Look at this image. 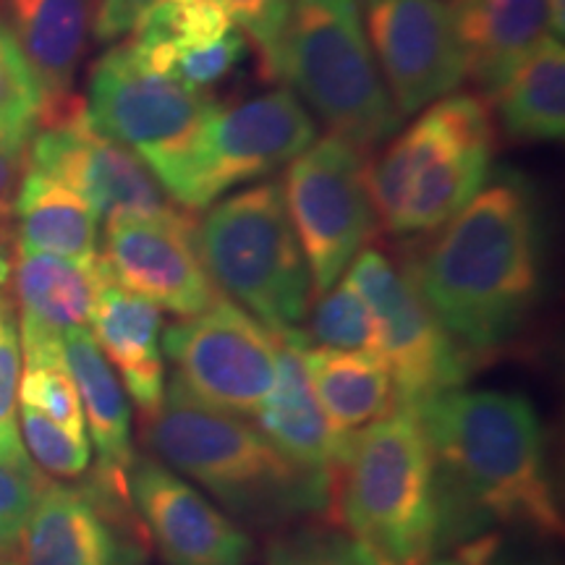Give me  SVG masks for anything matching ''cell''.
Wrapping results in <instances>:
<instances>
[{"instance_id":"1","label":"cell","mask_w":565,"mask_h":565,"mask_svg":"<svg viewBox=\"0 0 565 565\" xmlns=\"http://www.w3.org/2000/svg\"><path fill=\"white\" fill-rule=\"evenodd\" d=\"M412 408L433 456L437 545L475 536L487 524L561 536L545 437L526 398L456 387Z\"/></svg>"},{"instance_id":"2","label":"cell","mask_w":565,"mask_h":565,"mask_svg":"<svg viewBox=\"0 0 565 565\" xmlns=\"http://www.w3.org/2000/svg\"><path fill=\"white\" fill-rule=\"evenodd\" d=\"M406 278L463 353L511 343L540 296V223L529 183L482 189L406 265Z\"/></svg>"},{"instance_id":"3","label":"cell","mask_w":565,"mask_h":565,"mask_svg":"<svg viewBox=\"0 0 565 565\" xmlns=\"http://www.w3.org/2000/svg\"><path fill=\"white\" fill-rule=\"evenodd\" d=\"M328 511L372 565H427L437 547L435 471L412 406L341 435Z\"/></svg>"},{"instance_id":"4","label":"cell","mask_w":565,"mask_h":565,"mask_svg":"<svg viewBox=\"0 0 565 565\" xmlns=\"http://www.w3.org/2000/svg\"><path fill=\"white\" fill-rule=\"evenodd\" d=\"M147 440L168 469L252 526H280L328 508V484L294 469L254 424L202 406L175 380L147 419Z\"/></svg>"},{"instance_id":"5","label":"cell","mask_w":565,"mask_h":565,"mask_svg":"<svg viewBox=\"0 0 565 565\" xmlns=\"http://www.w3.org/2000/svg\"><path fill=\"white\" fill-rule=\"evenodd\" d=\"M490 108L471 95L427 105L408 129L366 162V189L383 228L433 233L482 192L492 168Z\"/></svg>"},{"instance_id":"6","label":"cell","mask_w":565,"mask_h":565,"mask_svg":"<svg viewBox=\"0 0 565 565\" xmlns=\"http://www.w3.org/2000/svg\"><path fill=\"white\" fill-rule=\"evenodd\" d=\"M280 79L330 134L364 154L404 121L374 63L359 0H291Z\"/></svg>"},{"instance_id":"7","label":"cell","mask_w":565,"mask_h":565,"mask_svg":"<svg viewBox=\"0 0 565 565\" xmlns=\"http://www.w3.org/2000/svg\"><path fill=\"white\" fill-rule=\"evenodd\" d=\"M212 282L275 335L299 330L312 303V275L288 217L280 181L225 196L196 223Z\"/></svg>"},{"instance_id":"8","label":"cell","mask_w":565,"mask_h":565,"mask_svg":"<svg viewBox=\"0 0 565 565\" xmlns=\"http://www.w3.org/2000/svg\"><path fill=\"white\" fill-rule=\"evenodd\" d=\"M87 116L97 131L137 152L181 210L194 212L215 103L137 58L129 42L92 66Z\"/></svg>"},{"instance_id":"9","label":"cell","mask_w":565,"mask_h":565,"mask_svg":"<svg viewBox=\"0 0 565 565\" xmlns=\"http://www.w3.org/2000/svg\"><path fill=\"white\" fill-rule=\"evenodd\" d=\"M26 162L82 194L95 215L116 221H183L181 210L145 160L89 121L82 97L42 105Z\"/></svg>"},{"instance_id":"10","label":"cell","mask_w":565,"mask_h":565,"mask_svg":"<svg viewBox=\"0 0 565 565\" xmlns=\"http://www.w3.org/2000/svg\"><path fill=\"white\" fill-rule=\"evenodd\" d=\"M282 196L312 275V291L322 296L377 233L366 154L335 134L315 139L288 166Z\"/></svg>"},{"instance_id":"11","label":"cell","mask_w":565,"mask_h":565,"mask_svg":"<svg viewBox=\"0 0 565 565\" xmlns=\"http://www.w3.org/2000/svg\"><path fill=\"white\" fill-rule=\"evenodd\" d=\"M162 353L173 364L175 383L202 406L257 416L275 385L278 335L221 296L204 312L171 324Z\"/></svg>"},{"instance_id":"12","label":"cell","mask_w":565,"mask_h":565,"mask_svg":"<svg viewBox=\"0 0 565 565\" xmlns=\"http://www.w3.org/2000/svg\"><path fill=\"white\" fill-rule=\"evenodd\" d=\"M345 280L374 317L377 356L391 372L398 404L416 406L463 385L469 374L466 353L435 320L406 273L377 249H362L349 265Z\"/></svg>"},{"instance_id":"13","label":"cell","mask_w":565,"mask_h":565,"mask_svg":"<svg viewBox=\"0 0 565 565\" xmlns=\"http://www.w3.org/2000/svg\"><path fill=\"white\" fill-rule=\"evenodd\" d=\"M374 63L401 118L454 95L466 79L454 6L445 0H359Z\"/></svg>"},{"instance_id":"14","label":"cell","mask_w":565,"mask_h":565,"mask_svg":"<svg viewBox=\"0 0 565 565\" xmlns=\"http://www.w3.org/2000/svg\"><path fill=\"white\" fill-rule=\"evenodd\" d=\"M315 139V116L288 87L246 103L215 105L192 210H207L233 186L288 166Z\"/></svg>"},{"instance_id":"15","label":"cell","mask_w":565,"mask_h":565,"mask_svg":"<svg viewBox=\"0 0 565 565\" xmlns=\"http://www.w3.org/2000/svg\"><path fill=\"white\" fill-rule=\"evenodd\" d=\"M134 505L92 484L42 487L19 545L21 565H145Z\"/></svg>"},{"instance_id":"16","label":"cell","mask_w":565,"mask_h":565,"mask_svg":"<svg viewBox=\"0 0 565 565\" xmlns=\"http://www.w3.org/2000/svg\"><path fill=\"white\" fill-rule=\"evenodd\" d=\"M113 278L158 309L194 317L221 299L196 246V221H116L105 225Z\"/></svg>"},{"instance_id":"17","label":"cell","mask_w":565,"mask_h":565,"mask_svg":"<svg viewBox=\"0 0 565 565\" xmlns=\"http://www.w3.org/2000/svg\"><path fill=\"white\" fill-rule=\"evenodd\" d=\"M129 500L168 565L252 563L249 534L166 463L134 458Z\"/></svg>"},{"instance_id":"18","label":"cell","mask_w":565,"mask_h":565,"mask_svg":"<svg viewBox=\"0 0 565 565\" xmlns=\"http://www.w3.org/2000/svg\"><path fill=\"white\" fill-rule=\"evenodd\" d=\"M108 265V263H105ZM97 349L121 380L124 391L145 416L158 414L166 398V362L160 349L162 315L152 301L131 294L113 278L110 267L97 288L89 317Z\"/></svg>"},{"instance_id":"19","label":"cell","mask_w":565,"mask_h":565,"mask_svg":"<svg viewBox=\"0 0 565 565\" xmlns=\"http://www.w3.org/2000/svg\"><path fill=\"white\" fill-rule=\"evenodd\" d=\"M103 254L95 263L13 249V296H17L21 349L63 343L76 328H89L92 307L105 275Z\"/></svg>"},{"instance_id":"20","label":"cell","mask_w":565,"mask_h":565,"mask_svg":"<svg viewBox=\"0 0 565 565\" xmlns=\"http://www.w3.org/2000/svg\"><path fill=\"white\" fill-rule=\"evenodd\" d=\"M301 330L278 335L275 385L257 412V429L294 469L330 487L335 445L341 435L330 429L301 359Z\"/></svg>"},{"instance_id":"21","label":"cell","mask_w":565,"mask_h":565,"mask_svg":"<svg viewBox=\"0 0 565 565\" xmlns=\"http://www.w3.org/2000/svg\"><path fill=\"white\" fill-rule=\"evenodd\" d=\"M454 21L466 76L490 100L542 42L555 40L547 0H456Z\"/></svg>"},{"instance_id":"22","label":"cell","mask_w":565,"mask_h":565,"mask_svg":"<svg viewBox=\"0 0 565 565\" xmlns=\"http://www.w3.org/2000/svg\"><path fill=\"white\" fill-rule=\"evenodd\" d=\"M63 356L79 391L84 424L97 450L95 484L118 503H129V471L134 466L131 406L121 380L108 359L97 349L89 328H76L63 335Z\"/></svg>"},{"instance_id":"23","label":"cell","mask_w":565,"mask_h":565,"mask_svg":"<svg viewBox=\"0 0 565 565\" xmlns=\"http://www.w3.org/2000/svg\"><path fill=\"white\" fill-rule=\"evenodd\" d=\"M97 6L100 0H0V21L32 68L42 105L74 95Z\"/></svg>"},{"instance_id":"24","label":"cell","mask_w":565,"mask_h":565,"mask_svg":"<svg viewBox=\"0 0 565 565\" xmlns=\"http://www.w3.org/2000/svg\"><path fill=\"white\" fill-rule=\"evenodd\" d=\"M301 359L324 419L335 435L370 427L398 406L393 377L374 353L335 351L307 343L299 335Z\"/></svg>"},{"instance_id":"25","label":"cell","mask_w":565,"mask_h":565,"mask_svg":"<svg viewBox=\"0 0 565 565\" xmlns=\"http://www.w3.org/2000/svg\"><path fill=\"white\" fill-rule=\"evenodd\" d=\"M17 246L13 249L53 254L74 263H95L100 257V217L82 194L53 175L26 166L13 210Z\"/></svg>"},{"instance_id":"26","label":"cell","mask_w":565,"mask_h":565,"mask_svg":"<svg viewBox=\"0 0 565 565\" xmlns=\"http://www.w3.org/2000/svg\"><path fill=\"white\" fill-rule=\"evenodd\" d=\"M513 141H561L565 134L563 40L542 42L492 97Z\"/></svg>"},{"instance_id":"27","label":"cell","mask_w":565,"mask_h":565,"mask_svg":"<svg viewBox=\"0 0 565 565\" xmlns=\"http://www.w3.org/2000/svg\"><path fill=\"white\" fill-rule=\"evenodd\" d=\"M24 372L19 380V406L58 422L71 433L87 435L79 391L71 377L63 343H42L21 349Z\"/></svg>"},{"instance_id":"28","label":"cell","mask_w":565,"mask_h":565,"mask_svg":"<svg viewBox=\"0 0 565 565\" xmlns=\"http://www.w3.org/2000/svg\"><path fill=\"white\" fill-rule=\"evenodd\" d=\"M47 479L21 443L19 424L0 429V553H19L26 521Z\"/></svg>"},{"instance_id":"29","label":"cell","mask_w":565,"mask_h":565,"mask_svg":"<svg viewBox=\"0 0 565 565\" xmlns=\"http://www.w3.org/2000/svg\"><path fill=\"white\" fill-rule=\"evenodd\" d=\"M307 343L335 351H362L377 356V328L366 301L359 296L349 280L335 282L317 301Z\"/></svg>"},{"instance_id":"30","label":"cell","mask_w":565,"mask_h":565,"mask_svg":"<svg viewBox=\"0 0 565 565\" xmlns=\"http://www.w3.org/2000/svg\"><path fill=\"white\" fill-rule=\"evenodd\" d=\"M42 95L32 68L0 21V137L17 147H30L38 129Z\"/></svg>"},{"instance_id":"31","label":"cell","mask_w":565,"mask_h":565,"mask_svg":"<svg viewBox=\"0 0 565 565\" xmlns=\"http://www.w3.org/2000/svg\"><path fill=\"white\" fill-rule=\"evenodd\" d=\"M19 435L24 448L34 458V466L58 479H76L89 469V437L71 433L58 422L47 419L34 408L19 406Z\"/></svg>"},{"instance_id":"32","label":"cell","mask_w":565,"mask_h":565,"mask_svg":"<svg viewBox=\"0 0 565 565\" xmlns=\"http://www.w3.org/2000/svg\"><path fill=\"white\" fill-rule=\"evenodd\" d=\"M265 565H372L343 529L307 524L282 529L267 542Z\"/></svg>"},{"instance_id":"33","label":"cell","mask_w":565,"mask_h":565,"mask_svg":"<svg viewBox=\"0 0 565 565\" xmlns=\"http://www.w3.org/2000/svg\"><path fill=\"white\" fill-rule=\"evenodd\" d=\"M231 24L257 47L267 82L280 79V55L286 40L291 0H217Z\"/></svg>"},{"instance_id":"34","label":"cell","mask_w":565,"mask_h":565,"mask_svg":"<svg viewBox=\"0 0 565 565\" xmlns=\"http://www.w3.org/2000/svg\"><path fill=\"white\" fill-rule=\"evenodd\" d=\"M21 338L13 296L0 288V429L17 427Z\"/></svg>"},{"instance_id":"35","label":"cell","mask_w":565,"mask_h":565,"mask_svg":"<svg viewBox=\"0 0 565 565\" xmlns=\"http://www.w3.org/2000/svg\"><path fill=\"white\" fill-rule=\"evenodd\" d=\"M26 150L11 145L0 137V252L13 257L17 246V225H13V210H17V194L21 179L26 173Z\"/></svg>"},{"instance_id":"36","label":"cell","mask_w":565,"mask_h":565,"mask_svg":"<svg viewBox=\"0 0 565 565\" xmlns=\"http://www.w3.org/2000/svg\"><path fill=\"white\" fill-rule=\"evenodd\" d=\"M160 3L162 0H100L92 38L97 42H118L126 34H131L134 26Z\"/></svg>"},{"instance_id":"37","label":"cell","mask_w":565,"mask_h":565,"mask_svg":"<svg viewBox=\"0 0 565 565\" xmlns=\"http://www.w3.org/2000/svg\"><path fill=\"white\" fill-rule=\"evenodd\" d=\"M547 13H550V26H553V38L563 40L565 0H547Z\"/></svg>"},{"instance_id":"38","label":"cell","mask_w":565,"mask_h":565,"mask_svg":"<svg viewBox=\"0 0 565 565\" xmlns=\"http://www.w3.org/2000/svg\"><path fill=\"white\" fill-rule=\"evenodd\" d=\"M427 565H479L471 553H463L461 557H443V561H429Z\"/></svg>"},{"instance_id":"39","label":"cell","mask_w":565,"mask_h":565,"mask_svg":"<svg viewBox=\"0 0 565 565\" xmlns=\"http://www.w3.org/2000/svg\"><path fill=\"white\" fill-rule=\"evenodd\" d=\"M0 565H21L19 553H0Z\"/></svg>"}]
</instances>
